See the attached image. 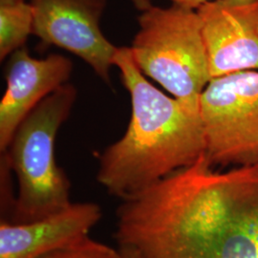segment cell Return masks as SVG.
<instances>
[{"mask_svg": "<svg viewBox=\"0 0 258 258\" xmlns=\"http://www.w3.org/2000/svg\"><path fill=\"white\" fill-rule=\"evenodd\" d=\"M116 216L119 248L138 258H258V163L219 171L204 153Z\"/></svg>", "mask_w": 258, "mask_h": 258, "instance_id": "6da1fadb", "label": "cell"}, {"mask_svg": "<svg viewBox=\"0 0 258 258\" xmlns=\"http://www.w3.org/2000/svg\"><path fill=\"white\" fill-rule=\"evenodd\" d=\"M101 218L99 205L86 202L34 221L1 219L0 258L42 257L89 235Z\"/></svg>", "mask_w": 258, "mask_h": 258, "instance_id": "9c48e42d", "label": "cell"}, {"mask_svg": "<svg viewBox=\"0 0 258 258\" xmlns=\"http://www.w3.org/2000/svg\"><path fill=\"white\" fill-rule=\"evenodd\" d=\"M122 254V258H138L136 253L131 250V249H127V248H119Z\"/></svg>", "mask_w": 258, "mask_h": 258, "instance_id": "4fadbf2b", "label": "cell"}, {"mask_svg": "<svg viewBox=\"0 0 258 258\" xmlns=\"http://www.w3.org/2000/svg\"><path fill=\"white\" fill-rule=\"evenodd\" d=\"M114 65L130 94L131 118L123 136L99 158L98 182L127 199L190 166L206 151L200 116L149 83L129 47H119Z\"/></svg>", "mask_w": 258, "mask_h": 258, "instance_id": "7a4b0ae2", "label": "cell"}, {"mask_svg": "<svg viewBox=\"0 0 258 258\" xmlns=\"http://www.w3.org/2000/svg\"><path fill=\"white\" fill-rule=\"evenodd\" d=\"M77 99L66 83L22 120L4 153L18 182L12 222L37 220L70 206V182L55 158V141Z\"/></svg>", "mask_w": 258, "mask_h": 258, "instance_id": "3957f363", "label": "cell"}, {"mask_svg": "<svg viewBox=\"0 0 258 258\" xmlns=\"http://www.w3.org/2000/svg\"><path fill=\"white\" fill-rule=\"evenodd\" d=\"M72 61L52 54L36 58L22 47L10 55L6 92L0 102V150L6 151L16 130L28 115L52 93L68 83Z\"/></svg>", "mask_w": 258, "mask_h": 258, "instance_id": "ba28073f", "label": "cell"}, {"mask_svg": "<svg viewBox=\"0 0 258 258\" xmlns=\"http://www.w3.org/2000/svg\"><path fill=\"white\" fill-rule=\"evenodd\" d=\"M138 22L129 48L140 71L199 115L200 97L212 76L197 10L151 4L141 11Z\"/></svg>", "mask_w": 258, "mask_h": 258, "instance_id": "277c9868", "label": "cell"}, {"mask_svg": "<svg viewBox=\"0 0 258 258\" xmlns=\"http://www.w3.org/2000/svg\"><path fill=\"white\" fill-rule=\"evenodd\" d=\"M153 0H136L134 5L137 9L140 11L148 8V6H150L152 4ZM170 1L172 4L182 6L187 9L197 10L200 8L202 5L211 2V1H215V0H168ZM235 1H241V2H254L258 0H235Z\"/></svg>", "mask_w": 258, "mask_h": 258, "instance_id": "7c38bea8", "label": "cell"}, {"mask_svg": "<svg viewBox=\"0 0 258 258\" xmlns=\"http://www.w3.org/2000/svg\"><path fill=\"white\" fill-rule=\"evenodd\" d=\"M34 13L30 2L20 0L0 4V59L24 47L33 35Z\"/></svg>", "mask_w": 258, "mask_h": 258, "instance_id": "30bf717a", "label": "cell"}, {"mask_svg": "<svg viewBox=\"0 0 258 258\" xmlns=\"http://www.w3.org/2000/svg\"><path fill=\"white\" fill-rule=\"evenodd\" d=\"M199 115L212 166L258 163V70L212 79L201 94Z\"/></svg>", "mask_w": 258, "mask_h": 258, "instance_id": "5b68a950", "label": "cell"}, {"mask_svg": "<svg viewBox=\"0 0 258 258\" xmlns=\"http://www.w3.org/2000/svg\"><path fill=\"white\" fill-rule=\"evenodd\" d=\"M40 258H122L120 249L92 239L89 235Z\"/></svg>", "mask_w": 258, "mask_h": 258, "instance_id": "8fae6325", "label": "cell"}, {"mask_svg": "<svg viewBox=\"0 0 258 258\" xmlns=\"http://www.w3.org/2000/svg\"><path fill=\"white\" fill-rule=\"evenodd\" d=\"M17 1H20V0H0V4H7V3H13Z\"/></svg>", "mask_w": 258, "mask_h": 258, "instance_id": "5bb4252c", "label": "cell"}, {"mask_svg": "<svg viewBox=\"0 0 258 258\" xmlns=\"http://www.w3.org/2000/svg\"><path fill=\"white\" fill-rule=\"evenodd\" d=\"M135 1H136V0H132V2H133V4H134V3H135Z\"/></svg>", "mask_w": 258, "mask_h": 258, "instance_id": "9a60e30c", "label": "cell"}, {"mask_svg": "<svg viewBox=\"0 0 258 258\" xmlns=\"http://www.w3.org/2000/svg\"><path fill=\"white\" fill-rule=\"evenodd\" d=\"M197 12L212 80L258 70V1L215 0Z\"/></svg>", "mask_w": 258, "mask_h": 258, "instance_id": "52a82bcc", "label": "cell"}, {"mask_svg": "<svg viewBox=\"0 0 258 258\" xmlns=\"http://www.w3.org/2000/svg\"><path fill=\"white\" fill-rule=\"evenodd\" d=\"M30 3L34 13L33 35L44 44L79 56L103 82L110 83L118 47L101 29L107 0H30Z\"/></svg>", "mask_w": 258, "mask_h": 258, "instance_id": "8992f818", "label": "cell"}]
</instances>
